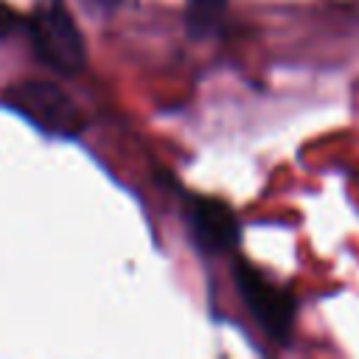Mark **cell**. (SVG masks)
I'll return each mask as SVG.
<instances>
[{
	"instance_id": "5b68a950",
	"label": "cell",
	"mask_w": 359,
	"mask_h": 359,
	"mask_svg": "<svg viewBox=\"0 0 359 359\" xmlns=\"http://www.w3.org/2000/svg\"><path fill=\"white\" fill-rule=\"evenodd\" d=\"M227 14V0H185V31L194 39L216 36Z\"/></svg>"
},
{
	"instance_id": "3957f363",
	"label": "cell",
	"mask_w": 359,
	"mask_h": 359,
	"mask_svg": "<svg viewBox=\"0 0 359 359\" xmlns=\"http://www.w3.org/2000/svg\"><path fill=\"white\" fill-rule=\"evenodd\" d=\"M3 104H8L20 115H25L34 126L50 135L67 137L84 126V118L79 107L73 104V98L56 84L42 81V79H25V81L11 84L3 93Z\"/></svg>"
},
{
	"instance_id": "7a4b0ae2",
	"label": "cell",
	"mask_w": 359,
	"mask_h": 359,
	"mask_svg": "<svg viewBox=\"0 0 359 359\" xmlns=\"http://www.w3.org/2000/svg\"><path fill=\"white\" fill-rule=\"evenodd\" d=\"M233 280L247 311L261 325V331L269 339L286 345L294 328V311H297L294 294H289L283 286H278L275 280H269L264 272H258L252 264L241 258L233 261Z\"/></svg>"
},
{
	"instance_id": "52a82bcc",
	"label": "cell",
	"mask_w": 359,
	"mask_h": 359,
	"mask_svg": "<svg viewBox=\"0 0 359 359\" xmlns=\"http://www.w3.org/2000/svg\"><path fill=\"white\" fill-rule=\"evenodd\" d=\"M87 8H95V11H112L121 0H81Z\"/></svg>"
},
{
	"instance_id": "277c9868",
	"label": "cell",
	"mask_w": 359,
	"mask_h": 359,
	"mask_svg": "<svg viewBox=\"0 0 359 359\" xmlns=\"http://www.w3.org/2000/svg\"><path fill=\"white\" fill-rule=\"evenodd\" d=\"M185 219H188V230H191L194 244H196L202 252H208V255L227 252V250H233V247L241 241L238 216H236V210H233L227 202H222V199H213V196H194V199L188 202Z\"/></svg>"
},
{
	"instance_id": "6da1fadb",
	"label": "cell",
	"mask_w": 359,
	"mask_h": 359,
	"mask_svg": "<svg viewBox=\"0 0 359 359\" xmlns=\"http://www.w3.org/2000/svg\"><path fill=\"white\" fill-rule=\"evenodd\" d=\"M28 36L39 62L59 73H79L87 62L84 36L65 0H42L28 17Z\"/></svg>"
},
{
	"instance_id": "8992f818",
	"label": "cell",
	"mask_w": 359,
	"mask_h": 359,
	"mask_svg": "<svg viewBox=\"0 0 359 359\" xmlns=\"http://www.w3.org/2000/svg\"><path fill=\"white\" fill-rule=\"evenodd\" d=\"M20 25H22V20L17 17V11H14V8H8V6L0 0V39L11 36Z\"/></svg>"
}]
</instances>
